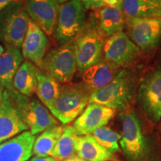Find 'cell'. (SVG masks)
Returning <instances> with one entry per match:
<instances>
[{
  "label": "cell",
  "instance_id": "cell-34",
  "mask_svg": "<svg viewBox=\"0 0 161 161\" xmlns=\"http://www.w3.org/2000/svg\"><path fill=\"white\" fill-rule=\"evenodd\" d=\"M108 161H117V160H114H114H108Z\"/></svg>",
  "mask_w": 161,
  "mask_h": 161
},
{
  "label": "cell",
  "instance_id": "cell-10",
  "mask_svg": "<svg viewBox=\"0 0 161 161\" xmlns=\"http://www.w3.org/2000/svg\"><path fill=\"white\" fill-rule=\"evenodd\" d=\"M136 99L140 109L154 123L161 120V66L144 77L139 86Z\"/></svg>",
  "mask_w": 161,
  "mask_h": 161
},
{
  "label": "cell",
  "instance_id": "cell-33",
  "mask_svg": "<svg viewBox=\"0 0 161 161\" xmlns=\"http://www.w3.org/2000/svg\"><path fill=\"white\" fill-rule=\"evenodd\" d=\"M56 1H57L59 4H63L64 3H66V2L69 1V0H56Z\"/></svg>",
  "mask_w": 161,
  "mask_h": 161
},
{
  "label": "cell",
  "instance_id": "cell-36",
  "mask_svg": "<svg viewBox=\"0 0 161 161\" xmlns=\"http://www.w3.org/2000/svg\"><path fill=\"white\" fill-rule=\"evenodd\" d=\"M158 1H159V2H160V3H161V0H158Z\"/></svg>",
  "mask_w": 161,
  "mask_h": 161
},
{
  "label": "cell",
  "instance_id": "cell-30",
  "mask_svg": "<svg viewBox=\"0 0 161 161\" xmlns=\"http://www.w3.org/2000/svg\"><path fill=\"white\" fill-rule=\"evenodd\" d=\"M64 161H86L84 160V159L80 158L78 155H74L71 157V158L66 159V160H64Z\"/></svg>",
  "mask_w": 161,
  "mask_h": 161
},
{
  "label": "cell",
  "instance_id": "cell-15",
  "mask_svg": "<svg viewBox=\"0 0 161 161\" xmlns=\"http://www.w3.org/2000/svg\"><path fill=\"white\" fill-rule=\"evenodd\" d=\"M49 46L47 35L30 19L28 31L21 46L23 58L41 69L44 58L48 53Z\"/></svg>",
  "mask_w": 161,
  "mask_h": 161
},
{
  "label": "cell",
  "instance_id": "cell-14",
  "mask_svg": "<svg viewBox=\"0 0 161 161\" xmlns=\"http://www.w3.org/2000/svg\"><path fill=\"white\" fill-rule=\"evenodd\" d=\"M116 110L96 103L88 104L73 123L79 136L91 134L101 127L106 126L115 116Z\"/></svg>",
  "mask_w": 161,
  "mask_h": 161
},
{
  "label": "cell",
  "instance_id": "cell-9",
  "mask_svg": "<svg viewBox=\"0 0 161 161\" xmlns=\"http://www.w3.org/2000/svg\"><path fill=\"white\" fill-rule=\"evenodd\" d=\"M127 35L146 54L161 45V17L126 19Z\"/></svg>",
  "mask_w": 161,
  "mask_h": 161
},
{
  "label": "cell",
  "instance_id": "cell-24",
  "mask_svg": "<svg viewBox=\"0 0 161 161\" xmlns=\"http://www.w3.org/2000/svg\"><path fill=\"white\" fill-rule=\"evenodd\" d=\"M64 128L65 126L59 125L42 132L35 139L33 146V154L41 158L52 156L54 148L63 134Z\"/></svg>",
  "mask_w": 161,
  "mask_h": 161
},
{
  "label": "cell",
  "instance_id": "cell-19",
  "mask_svg": "<svg viewBox=\"0 0 161 161\" xmlns=\"http://www.w3.org/2000/svg\"><path fill=\"white\" fill-rule=\"evenodd\" d=\"M23 55L19 48L6 46L4 53L0 57V84L5 89L13 88V80L23 63Z\"/></svg>",
  "mask_w": 161,
  "mask_h": 161
},
{
  "label": "cell",
  "instance_id": "cell-37",
  "mask_svg": "<svg viewBox=\"0 0 161 161\" xmlns=\"http://www.w3.org/2000/svg\"><path fill=\"white\" fill-rule=\"evenodd\" d=\"M160 59H161V56H160Z\"/></svg>",
  "mask_w": 161,
  "mask_h": 161
},
{
  "label": "cell",
  "instance_id": "cell-16",
  "mask_svg": "<svg viewBox=\"0 0 161 161\" xmlns=\"http://www.w3.org/2000/svg\"><path fill=\"white\" fill-rule=\"evenodd\" d=\"M35 136L26 130L0 143V161H27L33 154Z\"/></svg>",
  "mask_w": 161,
  "mask_h": 161
},
{
  "label": "cell",
  "instance_id": "cell-13",
  "mask_svg": "<svg viewBox=\"0 0 161 161\" xmlns=\"http://www.w3.org/2000/svg\"><path fill=\"white\" fill-rule=\"evenodd\" d=\"M24 5L30 19L46 35L55 33L60 4L56 0H25Z\"/></svg>",
  "mask_w": 161,
  "mask_h": 161
},
{
  "label": "cell",
  "instance_id": "cell-8",
  "mask_svg": "<svg viewBox=\"0 0 161 161\" xmlns=\"http://www.w3.org/2000/svg\"><path fill=\"white\" fill-rule=\"evenodd\" d=\"M86 8L80 0H69L60 5L55 39L60 46L73 41L86 20Z\"/></svg>",
  "mask_w": 161,
  "mask_h": 161
},
{
  "label": "cell",
  "instance_id": "cell-23",
  "mask_svg": "<svg viewBox=\"0 0 161 161\" xmlns=\"http://www.w3.org/2000/svg\"><path fill=\"white\" fill-rule=\"evenodd\" d=\"M60 83L40 70L37 73V86L36 92L40 102L49 110L55 104L60 92Z\"/></svg>",
  "mask_w": 161,
  "mask_h": 161
},
{
  "label": "cell",
  "instance_id": "cell-21",
  "mask_svg": "<svg viewBox=\"0 0 161 161\" xmlns=\"http://www.w3.org/2000/svg\"><path fill=\"white\" fill-rule=\"evenodd\" d=\"M40 68L29 60H24L19 66L13 80V87L22 95L31 97L36 92L37 73Z\"/></svg>",
  "mask_w": 161,
  "mask_h": 161
},
{
  "label": "cell",
  "instance_id": "cell-29",
  "mask_svg": "<svg viewBox=\"0 0 161 161\" xmlns=\"http://www.w3.org/2000/svg\"><path fill=\"white\" fill-rule=\"evenodd\" d=\"M29 161H57L55 158L52 157H44V158H41V157L35 156L33 157Z\"/></svg>",
  "mask_w": 161,
  "mask_h": 161
},
{
  "label": "cell",
  "instance_id": "cell-35",
  "mask_svg": "<svg viewBox=\"0 0 161 161\" xmlns=\"http://www.w3.org/2000/svg\"><path fill=\"white\" fill-rule=\"evenodd\" d=\"M103 1H104V0H102V4H103ZM103 7H104V4H103Z\"/></svg>",
  "mask_w": 161,
  "mask_h": 161
},
{
  "label": "cell",
  "instance_id": "cell-22",
  "mask_svg": "<svg viewBox=\"0 0 161 161\" xmlns=\"http://www.w3.org/2000/svg\"><path fill=\"white\" fill-rule=\"evenodd\" d=\"M121 10L126 19L160 17L161 3L158 0H122Z\"/></svg>",
  "mask_w": 161,
  "mask_h": 161
},
{
  "label": "cell",
  "instance_id": "cell-18",
  "mask_svg": "<svg viewBox=\"0 0 161 161\" xmlns=\"http://www.w3.org/2000/svg\"><path fill=\"white\" fill-rule=\"evenodd\" d=\"M91 18L106 39L123 31L126 25V17L122 10L117 8L103 7L94 10Z\"/></svg>",
  "mask_w": 161,
  "mask_h": 161
},
{
  "label": "cell",
  "instance_id": "cell-3",
  "mask_svg": "<svg viewBox=\"0 0 161 161\" xmlns=\"http://www.w3.org/2000/svg\"><path fill=\"white\" fill-rule=\"evenodd\" d=\"M90 95V92L82 82L64 84L50 111L64 125L71 123L86 108Z\"/></svg>",
  "mask_w": 161,
  "mask_h": 161
},
{
  "label": "cell",
  "instance_id": "cell-6",
  "mask_svg": "<svg viewBox=\"0 0 161 161\" xmlns=\"http://www.w3.org/2000/svg\"><path fill=\"white\" fill-rule=\"evenodd\" d=\"M20 114L33 135H37L54 126L59 125V121L39 100L20 94L12 88Z\"/></svg>",
  "mask_w": 161,
  "mask_h": 161
},
{
  "label": "cell",
  "instance_id": "cell-11",
  "mask_svg": "<svg viewBox=\"0 0 161 161\" xmlns=\"http://www.w3.org/2000/svg\"><path fill=\"white\" fill-rule=\"evenodd\" d=\"M103 54L108 61L120 69H126L140 59L142 52L127 33L120 31L107 38Z\"/></svg>",
  "mask_w": 161,
  "mask_h": 161
},
{
  "label": "cell",
  "instance_id": "cell-38",
  "mask_svg": "<svg viewBox=\"0 0 161 161\" xmlns=\"http://www.w3.org/2000/svg\"><path fill=\"white\" fill-rule=\"evenodd\" d=\"M160 17H161V16H160Z\"/></svg>",
  "mask_w": 161,
  "mask_h": 161
},
{
  "label": "cell",
  "instance_id": "cell-25",
  "mask_svg": "<svg viewBox=\"0 0 161 161\" xmlns=\"http://www.w3.org/2000/svg\"><path fill=\"white\" fill-rule=\"evenodd\" d=\"M79 136L73 125L65 126L64 130L54 148L52 157L56 160H65L75 154L76 140Z\"/></svg>",
  "mask_w": 161,
  "mask_h": 161
},
{
  "label": "cell",
  "instance_id": "cell-1",
  "mask_svg": "<svg viewBox=\"0 0 161 161\" xmlns=\"http://www.w3.org/2000/svg\"><path fill=\"white\" fill-rule=\"evenodd\" d=\"M136 85V79L134 74L126 69H120L110 84L92 92L89 104H102L116 111H126L135 93Z\"/></svg>",
  "mask_w": 161,
  "mask_h": 161
},
{
  "label": "cell",
  "instance_id": "cell-28",
  "mask_svg": "<svg viewBox=\"0 0 161 161\" xmlns=\"http://www.w3.org/2000/svg\"><path fill=\"white\" fill-rule=\"evenodd\" d=\"M20 1H22V0H0V13L6 8L11 5V4Z\"/></svg>",
  "mask_w": 161,
  "mask_h": 161
},
{
  "label": "cell",
  "instance_id": "cell-12",
  "mask_svg": "<svg viewBox=\"0 0 161 161\" xmlns=\"http://www.w3.org/2000/svg\"><path fill=\"white\" fill-rule=\"evenodd\" d=\"M29 129L25 123L11 89H5L0 104V143Z\"/></svg>",
  "mask_w": 161,
  "mask_h": 161
},
{
  "label": "cell",
  "instance_id": "cell-7",
  "mask_svg": "<svg viewBox=\"0 0 161 161\" xmlns=\"http://www.w3.org/2000/svg\"><path fill=\"white\" fill-rule=\"evenodd\" d=\"M40 69L59 83H70L78 70L72 41L48 52Z\"/></svg>",
  "mask_w": 161,
  "mask_h": 161
},
{
  "label": "cell",
  "instance_id": "cell-20",
  "mask_svg": "<svg viewBox=\"0 0 161 161\" xmlns=\"http://www.w3.org/2000/svg\"><path fill=\"white\" fill-rule=\"evenodd\" d=\"M75 152L77 155L86 161H108L114 159L113 153L102 146L92 134L78 136Z\"/></svg>",
  "mask_w": 161,
  "mask_h": 161
},
{
  "label": "cell",
  "instance_id": "cell-27",
  "mask_svg": "<svg viewBox=\"0 0 161 161\" xmlns=\"http://www.w3.org/2000/svg\"><path fill=\"white\" fill-rule=\"evenodd\" d=\"M83 4L85 8L96 10L101 8H103V4H102V0H80Z\"/></svg>",
  "mask_w": 161,
  "mask_h": 161
},
{
  "label": "cell",
  "instance_id": "cell-2",
  "mask_svg": "<svg viewBox=\"0 0 161 161\" xmlns=\"http://www.w3.org/2000/svg\"><path fill=\"white\" fill-rule=\"evenodd\" d=\"M105 40L106 38L92 18L88 23H85L83 29L72 41L78 72L81 73L103 59Z\"/></svg>",
  "mask_w": 161,
  "mask_h": 161
},
{
  "label": "cell",
  "instance_id": "cell-4",
  "mask_svg": "<svg viewBox=\"0 0 161 161\" xmlns=\"http://www.w3.org/2000/svg\"><path fill=\"white\" fill-rule=\"evenodd\" d=\"M122 137L119 144L128 161H146L148 146L137 114L133 110L121 114Z\"/></svg>",
  "mask_w": 161,
  "mask_h": 161
},
{
  "label": "cell",
  "instance_id": "cell-5",
  "mask_svg": "<svg viewBox=\"0 0 161 161\" xmlns=\"http://www.w3.org/2000/svg\"><path fill=\"white\" fill-rule=\"evenodd\" d=\"M29 20L24 3L11 4L0 13V40L5 46L21 49Z\"/></svg>",
  "mask_w": 161,
  "mask_h": 161
},
{
  "label": "cell",
  "instance_id": "cell-32",
  "mask_svg": "<svg viewBox=\"0 0 161 161\" xmlns=\"http://www.w3.org/2000/svg\"><path fill=\"white\" fill-rule=\"evenodd\" d=\"M5 49H4V47L3 46L1 45V44H0V57H1L2 56V55H3V54L4 53V52H5Z\"/></svg>",
  "mask_w": 161,
  "mask_h": 161
},
{
  "label": "cell",
  "instance_id": "cell-31",
  "mask_svg": "<svg viewBox=\"0 0 161 161\" xmlns=\"http://www.w3.org/2000/svg\"><path fill=\"white\" fill-rule=\"evenodd\" d=\"M4 90H5V88H4L3 86H2L1 84H0V104H1L2 100H3V96Z\"/></svg>",
  "mask_w": 161,
  "mask_h": 161
},
{
  "label": "cell",
  "instance_id": "cell-26",
  "mask_svg": "<svg viewBox=\"0 0 161 161\" xmlns=\"http://www.w3.org/2000/svg\"><path fill=\"white\" fill-rule=\"evenodd\" d=\"M91 134L102 146L113 154L117 152L119 149V141H120L122 135L111 128L107 126L101 127L94 130Z\"/></svg>",
  "mask_w": 161,
  "mask_h": 161
},
{
  "label": "cell",
  "instance_id": "cell-17",
  "mask_svg": "<svg viewBox=\"0 0 161 161\" xmlns=\"http://www.w3.org/2000/svg\"><path fill=\"white\" fill-rule=\"evenodd\" d=\"M119 71L120 68L103 58L81 72V82L92 94L110 84Z\"/></svg>",
  "mask_w": 161,
  "mask_h": 161
}]
</instances>
